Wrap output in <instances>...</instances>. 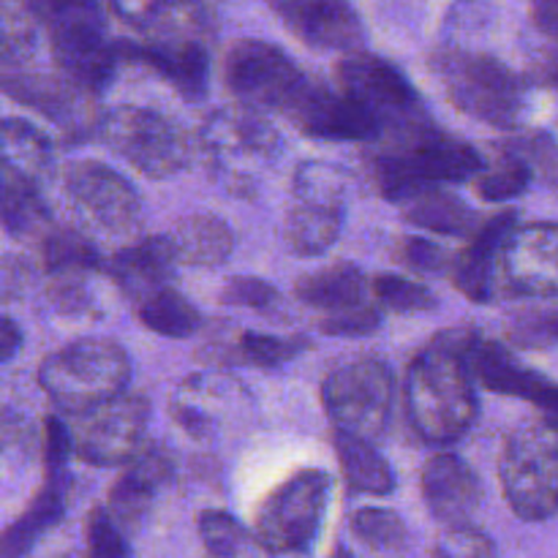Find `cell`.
<instances>
[{
	"instance_id": "43",
	"label": "cell",
	"mask_w": 558,
	"mask_h": 558,
	"mask_svg": "<svg viewBox=\"0 0 558 558\" xmlns=\"http://www.w3.org/2000/svg\"><path fill=\"white\" fill-rule=\"evenodd\" d=\"M507 338L523 349H545L558 343V308L526 311L512 316Z\"/></svg>"
},
{
	"instance_id": "42",
	"label": "cell",
	"mask_w": 558,
	"mask_h": 558,
	"mask_svg": "<svg viewBox=\"0 0 558 558\" xmlns=\"http://www.w3.org/2000/svg\"><path fill=\"white\" fill-rule=\"evenodd\" d=\"M199 537L213 558H234L245 543V529L223 510H207L199 515Z\"/></svg>"
},
{
	"instance_id": "35",
	"label": "cell",
	"mask_w": 558,
	"mask_h": 558,
	"mask_svg": "<svg viewBox=\"0 0 558 558\" xmlns=\"http://www.w3.org/2000/svg\"><path fill=\"white\" fill-rule=\"evenodd\" d=\"M136 319L156 336L178 338V341L191 338L202 327V314L196 311V305L172 287H163L140 300Z\"/></svg>"
},
{
	"instance_id": "54",
	"label": "cell",
	"mask_w": 558,
	"mask_h": 558,
	"mask_svg": "<svg viewBox=\"0 0 558 558\" xmlns=\"http://www.w3.org/2000/svg\"><path fill=\"white\" fill-rule=\"evenodd\" d=\"M543 80L548 82V85L558 87V54H550V58L545 60V65H543Z\"/></svg>"
},
{
	"instance_id": "3",
	"label": "cell",
	"mask_w": 558,
	"mask_h": 558,
	"mask_svg": "<svg viewBox=\"0 0 558 558\" xmlns=\"http://www.w3.org/2000/svg\"><path fill=\"white\" fill-rule=\"evenodd\" d=\"M52 142L20 118L0 120V229L16 240L41 238L52 227L47 189Z\"/></svg>"
},
{
	"instance_id": "31",
	"label": "cell",
	"mask_w": 558,
	"mask_h": 558,
	"mask_svg": "<svg viewBox=\"0 0 558 558\" xmlns=\"http://www.w3.org/2000/svg\"><path fill=\"white\" fill-rule=\"evenodd\" d=\"M332 447H336L338 452L343 480H347V485L354 494L387 496L396 490V474H392V466L385 461V456L376 450L374 441L363 439V436L336 430Z\"/></svg>"
},
{
	"instance_id": "24",
	"label": "cell",
	"mask_w": 558,
	"mask_h": 558,
	"mask_svg": "<svg viewBox=\"0 0 558 558\" xmlns=\"http://www.w3.org/2000/svg\"><path fill=\"white\" fill-rule=\"evenodd\" d=\"M123 466V474L109 490L107 512L123 532H134L156 501L158 490L172 477V458L163 447L145 445Z\"/></svg>"
},
{
	"instance_id": "55",
	"label": "cell",
	"mask_w": 558,
	"mask_h": 558,
	"mask_svg": "<svg viewBox=\"0 0 558 558\" xmlns=\"http://www.w3.org/2000/svg\"><path fill=\"white\" fill-rule=\"evenodd\" d=\"M332 558H354L352 554H349V550H343V548H338L336 554H332Z\"/></svg>"
},
{
	"instance_id": "7",
	"label": "cell",
	"mask_w": 558,
	"mask_h": 558,
	"mask_svg": "<svg viewBox=\"0 0 558 558\" xmlns=\"http://www.w3.org/2000/svg\"><path fill=\"white\" fill-rule=\"evenodd\" d=\"M131 360L107 338H82L49 354L38 368V385L65 414H80L125 392Z\"/></svg>"
},
{
	"instance_id": "30",
	"label": "cell",
	"mask_w": 558,
	"mask_h": 558,
	"mask_svg": "<svg viewBox=\"0 0 558 558\" xmlns=\"http://www.w3.org/2000/svg\"><path fill=\"white\" fill-rule=\"evenodd\" d=\"M167 238L178 262L194 267L223 265L234 251L232 227L210 213H191V216L180 218Z\"/></svg>"
},
{
	"instance_id": "21",
	"label": "cell",
	"mask_w": 558,
	"mask_h": 558,
	"mask_svg": "<svg viewBox=\"0 0 558 558\" xmlns=\"http://www.w3.org/2000/svg\"><path fill=\"white\" fill-rule=\"evenodd\" d=\"M267 5L314 49L354 52L365 41V25L352 0H267Z\"/></svg>"
},
{
	"instance_id": "25",
	"label": "cell",
	"mask_w": 558,
	"mask_h": 558,
	"mask_svg": "<svg viewBox=\"0 0 558 558\" xmlns=\"http://www.w3.org/2000/svg\"><path fill=\"white\" fill-rule=\"evenodd\" d=\"M107 5L142 38H205L213 31L210 0H107Z\"/></svg>"
},
{
	"instance_id": "28",
	"label": "cell",
	"mask_w": 558,
	"mask_h": 558,
	"mask_svg": "<svg viewBox=\"0 0 558 558\" xmlns=\"http://www.w3.org/2000/svg\"><path fill=\"white\" fill-rule=\"evenodd\" d=\"M401 205L403 218L412 227L430 234H447V238H469L480 227V218L458 194L447 191L445 185H420L396 202Z\"/></svg>"
},
{
	"instance_id": "34",
	"label": "cell",
	"mask_w": 558,
	"mask_h": 558,
	"mask_svg": "<svg viewBox=\"0 0 558 558\" xmlns=\"http://www.w3.org/2000/svg\"><path fill=\"white\" fill-rule=\"evenodd\" d=\"M308 349V338L300 336H265V332H240L229 343L216 341L207 347V360L213 363H243L259 365V368H276L300 357Z\"/></svg>"
},
{
	"instance_id": "47",
	"label": "cell",
	"mask_w": 558,
	"mask_h": 558,
	"mask_svg": "<svg viewBox=\"0 0 558 558\" xmlns=\"http://www.w3.org/2000/svg\"><path fill=\"white\" fill-rule=\"evenodd\" d=\"M379 325H381L379 311L360 303V305H352V308H341L327 314L325 319L319 322V330L325 332V336H336V338H363L379 330Z\"/></svg>"
},
{
	"instance_id": "37",
	"label": "cell",
	"mask_w": 558,
	"mask_h": 558,
	"mask_svg": "<svg viewBox=\"0 0 558 558\" xmlns=\"http://www.w3.org/2000/svg\"><path fill=\"white\" fill-rule=\"evenodd\" d=\"M534 180L532 167L523 158L512 156V153L499 147V161L494 167L485 163L483 172L474 178V189L485 202H510L521 196Z\"/></svg>"
},
{
	"instance_id": "6",
	"label": "cell",
	"mask_w": 558,
	"mask_h": 558,
	"mask_svg": "<svg viewBox=\"0 0 558 558\" xmlns=\"http://www.w3.org/2000/svg\"><path fill=\"white\" fill-rule=\"evenodd\" d=\"M199 150L229 194H254L259 174L267 172L281 153V136L265 112L238 104L218 109L202 123Z\"/></svg>"
},
{
	"instance_id": "15",
	"label": "cell",
	"mask_w": 558,
	"mask_h": 558,
	"mask_svg": "<svg viewBox=\"0 0 558 558\" xmlns=\"http://www.w3.org/2000/svg\"><path fill=\"white\" fill-rule=\"evenodd\" d=\"M341 93L368 109L379 123V136L425 123L428 112L412 82L390 60L371 52H347L336 69ZM376 136V140H379Z\"/></svg>"
},
{
	"instance_id": "36",
	"label": "cell",
	"mask_w": 558,
	"mask_h": 558,
	"mask_svg": "<svg viewBox=\"0 0 558 558\" xmlns=\"http://www.w3.org/2000/svg\"><path fill=\"white\" fill-rule=\"evenodd\" d=\"M38 22L25 0H0V63L22 65L36 54Z\"/></svg>"
},
{
	"instance_id": "14",
	"label": "cell",
	"mask_w": 558,
	"mask_h": 558,
	"mask_svg": "<svg viewBox=\"0 0 558 558\" xmlns=\"http://www.w3.org/2000/svg\"><path fill=\"white\" fill-rule=\"evenodd\" d=\"M223 82L243 107L256 109V112L287 114L303 87L308 85V76L276 44L243 38L229 49L227 63H223Z\"/></svg>"
},
{
	"instance_id": "1",
	"label": "cell",
	"mask_w": 558,
	"mask_h": 558,
	"mask_svg": "<svg viewBox=\"0 0 558 558\" xmlns=\"http://www.w3.org/2000/svg\"><path fill=\"white\" fill-rule=\"evenodd\" d=\"M477 330H441L412 360L407 371V414L417 436L428 445H452L477 417V392L469 374L466 352Z\"/></svg>"
},
{
	"instance_id": "2",
	"label": "cell",
	"mask_w": 558,
	"mask_h": 558,
	"mask_svg": "<svg viewBox=\"0 0 558 558\" xmlns=\"http://www.w3.org/2000/svg\"><path fill=\"white\" fill-rule=\"evenodd\" d=\"M379 150L371 153V174L390 202L420 185H447L474 180L485 167L477 147L436 129L430 120L403 131L381 134Z\"/></svg>"
},
{
	"instance_id": "20",
	"label": "cell",
	"mask_w": 558,
	"mask_h": 558,
	"mask_svg": "<svg viewBox=\"0 0 558 558\" xmlns=\"http://www.w3.org/2000/svg\"><path fill=\"white\" fill-rule=\"evenodd\" d=\"M0 90L14 101L36 109L47 120H52L58 129L69 131L71 136H90L96 131L98 118L93 114L90 101L96 96L76 87L74 82L47 74H25V71H11L0 74Z\"/></svg>"
},
{
	"instance_id": "5",
	"label": "cell",
	"mask_w": 558,
	"mask_h": 558,
	"mask_svg": "<svg viewBox=\"0 0 558 558\" xmlns=\"http://www.w3.org/2000/svg\"><path fill=\"white\" fill-rule=\"evenodd\" d=\"M434 76L456 109L494 129H518L529 114V85L505 60L472 49H441Z\"/></svg>"
},
{
	"instance_id": "9",
	"label": "cell",
	"mask_w": 558,
	"mask_h": 558,
	"mask_svg": "<svg viewBox=\"0 0 558 558\" xmlns=\"http://www.w3.org/2000/svg\"><path fill=\"white\" fill-rule=\"evenodd\" d=\"M96 134L104 145L136 172L153 180L178 174L189 163L191 140L178 120L145 107H114L98 118Z\"/></svg>"
},
{
	"instance_id": "41",
	"label": "cell",
	"mask_w": 558,
	"mask_h": 558,
	"mask_svg": "<svg viewBox=\"0 0 558 558\" xmlns=\"http://www.w3.org/2000/svg\"><path fill=\"white\" fill-rule=\"evenodd\" d=\"M85 558H131L129 539L107 507H93L85 526Z\"/></svg>"
},
{
	"instance_id": "39",
	"label": "cell",
	"mask_w": 558,
	"mask_h": 558,
	"mask_svg": "<svg viewBox=\"0 0 558 558\" xmlns=\"http://www.w3.org/2000/svg\"><path fill=\"white\" fill-rule=\"evenodd\" d=\"M213 387V376H194L174 392L172 417L189 434H205L213 428V403L218 401V390Z\"/></svg>"
},
{
	"instance_id": "8",
	"label": "cell",
	"mask_w": 558,
	"mask_h": 558,
	"mask_svg": "<svg viewBox=\"0 0 558 558\" xmlns=\"http://www.w3.org/2000/svg\"><path fill=\"white\" fill-rule=\"evenodd\" d=\"M501 490L521 521H548L558 512V425L537 420L512 430L499 458Z\"/></svg>"
},
{
	"instance_id": "49",
	"label": "cell",
	"mask_w": 558,
	"mask_h": 558,
	"mask_svg": "<svg viewBox=\"0 0 558 558\" xmlns=\"http://www.w3.org/2000/svg\"><path fill=\"white\" fill-rule=\"evenodd\" d=\"M398 259L409 267V270L420 272V276H434L441 272L450 265V256L441 245H436L434 240L425 238H407L398 248Z\"/></svg>"
},
{
	"instance_id": "4",
	"label": "cell",
	"mask_w": 558,
	"mask_h": 558,
	"mask_svg": "<svg viewBox=\"0 0 558 558\" xmlns=\"http://www.w3.org/2000/svg\"><path fill=\"white\" fill-rule=\"evenodd\" d=\"M38 27H44L60 74L90 96L114 80L120 54L107 36L98 0H25Z\"/></svg>"
},
{
	"instance_id": "50",
	"label": "cell",
	"mask_w": 558,
	"mask_h": 558,
	"mask_svg": "<svg viewBox=\"0 0 558 558\" xmlns=\"http://www.w3.org/2000/svg\"><path fill=\"white\" fill-rule=\"evenodd\" d=\"M33 272H36V267H33L25 256H0V305L16 303V300L25 298V292L33 283Z\"/></svg>"
},
{
	"instance_id": "22",
	"label": "cell",
	"mask_w": 558,
	"mask_h": 558,
	"mask_svg": "<svg viewBox=\"0 0 558 558\" xmlns=\"http://www.w3.org/2000/svg\"><path fill=\"white\" fill-rule=\"evenodd\" d=\"M425 507L445 526H463L483 501V485L477 472L463 458L439 452L423 466L420 477Z\"/></svg>"
},
{
	"instance_id": "16",
	"label": "cell",
	"mask_w": 558,
	"mask_h": 558,
	"mask_svg": "<svg viewBox=\"0 0 558 558\" xmlns=\"http://www.w3.org/2000/svg\"><path fill=\"white\" fill-rule=\"evenodd\" d=\"M65 196L93 227L129 234L142 218V199L134 185L101 161H74L60 174Z\"/></svg>"
},
{
	"instance_id": "56",
	"label": "cell",
	"mask_w": 558,
	"mask_h": 558,
	"mask_svg": "<svg viewBox=\"0 0 558 558\" xmlns=\"http://www.w3.org/2000/svg\"><path fill=\"white\" fill-rule=\"evenodd\" d=\"M60 558H74V556H60Z\"/></svg>"
},
{
	"instance_id": "18",
	"label": "cell",
	"mask_w": 558,
	"mask_h": 558,
	"mask_svg": "<svg viewBox=\"0 0 558 558\" xmlns=\"http://www.w3.org/2000/svg\"><path fill=\"white\" fill-rule=\"evenodd\" d=\"M287 118L303 134L325 142H376L379 123L347 93L308 80Z\"/></svg>"
},
{
	"instance_id": "23",
	"label": "cell",
	"mask_w": 558,
	"mask_h": 558,
	"mask_svg": "<svg viewBox=\"0 0 558 558\" xmlns=\"http://www.w3.org/2000/svg\"><path fill=\"white\" fill-rule=\"evenodd\" d=\"M515 210L496 213L469 234L466 248L450 262L452 283L472 303H490L494 300L501 245H505L507 234L515 229Z\"/></svg>"
},
{
	"instance_id": "12",
	"label": "cell",
	"mask_w": 558,
	"mask_h": 558,
	"mask_svg": "<svg viewBox=\"0 0 558 558\" xmlns=\"http://www.w3.org/2000/svg\"><path fill=\"white\" fill-rule=\"evenodd\" d=\"M322 403L336 430L379 439L392 412V374L379 357L336 365L322 381Z\"/></svg>"
},
{
	"instance_id": "46",
	"label": "cell",
	"mask_w": 558,
	"mask_h": 558,
	"mask_svg": "<svg viewBox=\"0 0 558 558\" xmlns=\"http://www.w3.org/2000/svg\"><path fill=\"white\" fill-rule=\"evenodd\" d=\"M434 558H496V548L488 534L469 526H447L436 543Z\"/></svg>"
},
{
	"instance_id": "27",
	"label": "cell",
	"mask_w": 558,
	"mask_h": 558,
	"mask_svg": "<svg viewBox=\"0 0 558 558\" xmlns=\"http://www.w3.org/2000/svg\"><path fill=\"white\" fill-rule=\"evenodd\" d=\"M466 365L469 374L477 385H483L485 390L499 392V396L510 398H523V401H534L537 392L548 385L543 374L532 368H523L512 352L501 343L488 341L477 332L466 352Z\"/></svg>"
},
{
	"instance_id": "53",
	"label": "cell",
	"mask_w": 558,
	"mask_h": 558,
	"mask_svg": "<svg viewBox=\"0 0 558 558\" xmlns=\"http://www.w3.org/2000/svg\"><path fill=\"white\" fill-rule=\"evenodd\" d=\"M534 407H539V412H543L545 420H550V423L558 425V385L548 379V385L543 387V390L537 392V398H534Z\"/></svg>"
},
{
	"instance_id": "45",
	"label": "cell",
	"mask_w": 558,
	"mask_h": 558,
	"mask_svg": "<svg viewBox=\"0 0 558 558\" xmlns=\"http://www.w3.org/2000/svg\"><path fill=\"white\" fill-rule=\"evenodd\" d=\"M501 150L512 153V156L523 158L532 167V172H543L545 180L558 185V145L548 134H526L510 140L501 145Z\"/></svg>"
},
{
	"instance_id": "11",
	"label": "cell",
	"mask_w": 558,
	"mask_h": 558,
	"mask_svg": "<svg viewBox=\"0 0 558 558\" xmlns=\"http://www.w3.org/2000/svg\"><path fill=\"white\" fill-rule=\"evenodd\" d=\"M347 218V189L336 167L308 161L292 178L283 240L298 256H322L338 243Z\"/></svg>"
},
{
	"instance_id": "38",
	"label": "cell",
	"mask_w": 558,
	"mask_h": 558,
	"mask_svg": "<svg viewBox=\"0 0 558 558\" xmlns=\"http://www.w3.org/2000/svg\"><path fill=\"white\" fill-rule=\"evenodd\" d=\"M349 529L365 548L376 550V554H396L407 545V526L398 512L381 510V507L357 510L349 521Z\"/></svg>"
},
{
	"instance_id": "48",
	"label": "cell",
	"mask_w": 558,
	"mask_h": 558,
	"mask_svg": "<svg viewBox=\"0 0 558 558\" xmlns=\"http://www.w3.org/2000/svg\"><path fill=\"white\" fill-rule=\"evenodd\" d=\"M278 300H281L278 298V289L270 281H265V278L254 276L229 278L221 289V303L238 305V308L265 311L270 305H276Z\"/></svg>"
},
{
	"instance_id": "40",
	"label": "cell",
	"mask_w": 558,
	"mask_h": 558,
	"mask_svg": "<svg viewBox=\"0 0 558 558\" xmlns=\"http://www.w3.org/2000/svg\"><path fill=\"white\" fill-rule=\"evenodd\" d=\"M379 305L396 314H425L436 308V298L428 287L403 276H376L371 287Z\"/></svg>"
},
{
	"instance_id": "29",
	"label": "cell",
	"mask_w": 558,
	"mask_h": 558,
	"mask_svg": "<svg viewBox=\"0 0 558 558\" xmlns=\"http://www.w3.org/2000/svg\"><path fill=\"white\" fill-rule=\"evenodd\" d=\"M65 510V469L47 472L44 488L25 512L0 534V558H22L36 545L47 529L63 518Z\"/></svg>"
},
{
	"instance_id": "19",
	"label": "cell",
	"mask_w": 558,
	"mask_h": 558,
	"mask_svg": "<svg viewBox=\"0 0 558 558\" xmlns=\"http://www.w3.org/2000/svg\"><path fill=\"white\" fill-rule=\"evenodd\" d=\"M120 60L142 63L169 82L189 101H202L210 87V52L205 38H140L114 41Z\"/></svg>"
},
{
	"instance_id": "44",
	"label": "cell",
	"mask_w": 558,
	"mask_h": 558,
	"mask_svg": "<svg viewBox=\"0 0 558 558\" xmlns=\"http://www.w3.org/2000/svg\"><path fill=\"white\" fill-rule=\"evenodd\" d=\"M93 278L96 276H52L47 278V298L52 308L63 316L93 314Z\"/></svg>"
},
{
	"instance_id": "52",
	"label": "cell",
	"mask_w": 558,
	"mask_h": 558,
	"mask_svg": "<svg viewBox=\"0 0 558 558\" xmlns=\"http://www.w3.org/2000/svg\"><path fill=\"white\" fill-rule=\"evenodd\" d=\"M22 349V330L14 319L0 316V365L9 363Z\"/></svg>"
},
{
	"instance_id": "17",
	"label": "cell",
	"mask_w": 558,
	"mask_h": 558,
	"mask_svg": "<svg viewBox=\"0 0 558 558\" xmlns=\"http://www.w3.org/2000/svg\"><path fill=\"white\" fill-rule=\"evenodd\" d=\"M499 289L512 298H558V223H515L501 245Z\"/></svg>"
},
{
	"instance_id": "13",
	"label": "cell",
	"mask_w": 558,
	"mask_h": 558,
	"mask_svg": "<svg viewBox=\"0 0 558 558\" xmlns=\"http://www.w3.org/2000/svg\"><path fill=\"white\" fill-rule=\"evenodd\" d=\"M69 417L71 452L90 466H123L147 445L150 403L136 392L125 390Z\"/></svg>"
},
{
	"instance_id": "51",
	"label": "cell",
	"mask_w": 558,
	"mask_h": 558,
	"mask_svg": "<svg viewBox=\"0 0 558 558\" xmlns=\"http://www.w3.org/2000/svg\"><path fill=\"white\" fill-rule=\"evenodd\" d=\"M532 5V20L545 36L558 41V0H529Z\"/></svg>"
},
{
	"instance_id": "26",
	"label": "cell",
	"mask_w": 558,
	"mask_h": 558,
	"mask_svg": "<svg viewBox=\"0 0 558 558\" xmlns=\"http://www.w3.org/2000/svg\"><path fill=\"white\" fill-rule=\"evenodd\" d=\"M172 243L167 234H150L136 243L125 245L109 259V281L120 289L129 300L140 303L147 294L163 287H172L174 267H178Z\"/></svg>"
},
{
	"instance_id": "10",
	"label": "cell",
	"mask_w": 558,
	"mask_h": 558,
	"mask_svg": "<svg viewBox=\"0 0 558 558\" xmlns=\"http://www.w3.org/2000/svg\"><path fill=\"white\" fill-rule=\"evenodd\" d=\"M330 501V477L322 469H303L283 480L256 515V539L270 556H308L319 537Z\"/></svg>"
},
{
	"instance_id": "33",
	"label": "cell",
	"mask_w": 558,
	"mask_h": 558,
	"mask_svg": "<svg viewBox=\"0 0 558 558\" xmlns=\"http://www.w3.org/2000/svg\"><path fill=\"white\" fill-rule=\"evenodd\" d=\"M44 276H98L104 267L96 243L74 227H49L38 238Z\"/></svg>"
},
{
	"instance_id": "32",
	"label": "cell",
	"mask_w": 558,
	"mask_h": 558,
	"mask_svg": "<svg viewBox=\"0 0 558 558\" xmlns=\"http://www.w3.org/2000/svg\"><path fill=\"white\" fill-rule=\"evenodd\" d=\"M294 294H298L300 303L332 314V311L363 303L365 276L352 262H336V265H327L300 278L294 283Z\"/></svg>"
}]
</instances>
